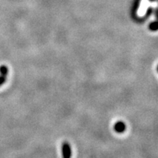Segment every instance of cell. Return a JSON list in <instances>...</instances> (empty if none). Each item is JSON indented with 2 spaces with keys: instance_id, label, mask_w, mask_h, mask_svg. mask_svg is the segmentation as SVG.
<instances>
[{
  "instance_id": "cell-3",
  "label": "cell",
  "mask_w": 158,
  "mask_h": 158,
  "mask_svg": "<svg viewBox=\"0 0 158 158\" xmlns=\"http://www.w3.org/2000/svg\"><path fill=\"white\" fill-rule=\"evenodd\" d=\"M8 74V68L5 65H2L0 66V75L4 76H7Z\"/></svg>"
},
{
  "instance_id": "cell-4",
  "label": "cell",
  "mask_w": 158,
  "mask_h": 158,
  "mask_svg": "<svg viewBox=\"0 0 158 158\" xmlns=\"http://www.w3.org/2000/svg\"><path fill=\"white\" fill-rule=\"evenodd\" d=\"M149 29L151 31H157V21H153V22L150 23Z\"/></svg>"
},
{
  "instance_id": "cell-5",
  "label": "cell",
  "mask_w": 158,
  "mask_h": 158,
  "mask_svg": "<svg viewBox=\"0 0 158 158\" xmlns=\"http://www.w3.org/2000/svg\"><path fill=\"white\" fill-rule=\"evenodd\" d=\"M6 80H7V76H4L0 75V86L5 84Z\"/></svg>"
},
{
  "instance_id": "cell-1",
  "label": "cell",
  "mask_w": 158,
  "mask_h": 158,
  "mask_svg": "<svg viewBox=\"0 0 158 158\" xmlns=\"http://www.w3.org/2000/svg\"><path fill=\"white\" fill-rule=\"evenodd\" d=\"M62 157L63 158H71L72 156V150L71 147L68 142H64L62 147Z\"/></svg>"
},
{
  "instance_id": "cell-2",
  "label": "cell",
  "mask_w": 158,
  "mask_h": 158,
  "mask_svg": "<svg viewBox=\"0 0 158 158\" xmlns=\"http://www.w3.org/2000/svg\"><path fill=\"white\" fill-rule=\"evenodd\" d=\"M126 129V125L123 122H117L114 125V130L116 132V133H122L123 132L125 131Z\"/></svg>"
}]
</instances>
